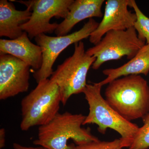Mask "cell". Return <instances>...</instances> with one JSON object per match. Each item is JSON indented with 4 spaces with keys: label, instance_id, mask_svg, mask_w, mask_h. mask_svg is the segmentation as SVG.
Wrapping results in <instances>:
<instances>
[{
    "label": "cell",
    "instance_id": "cell-1",
    "mask_svg": "<svg viewBox=\"0 0 149 149\" xmlns=\"http://www.w3.org/2000/svg\"><path fill=\"white\" fill-rule=\"evenodd\" d=\"M107 102L125 119L144 118L149 113V86L140 75L132 74L109 83L105 92Z\"/></svg>",
    "mask_w": 149,
    "mask_h": 149
},
{
    "label": "cell",
    "instance_id": "cell-2",
    "mask_svg": "<svg viewBox=\"0 0 149 149\" xmlns=\"http://www.w3.org/2000/svg\"><path fill=\"white\" fill-rule=\"evenodd\" d=\"M102 86L99 83L87 84L83 92L89 106V112L83 125L95 124L100 133L104 134L108 128L116 131L120 136L123 148L130 146L135 140L139 127L125 119L103 97Z\"/></svg>",
    "mask_w": 149,
    "mask_h": 149
},
{
    "label": "cell",
    "instance_id": "cell-3",
    "mask_svg": "<svg viewBox=\"0 0 149 149\" xmlns=\"http://www.w3.org/2000/svg\"><path fill=\"white\" fill-rule=\"evenodd\" d=\"M85 118L81 113H58L49 122L39 127L33 143L47 149H71L72 145L68 144L70 140L76 146L98 141L89 128L82 127Z\"/></svg>",
    "mask_w": 149,
    "mask_h": 149
},
{
    "label": "cell",
    "instance_id": "cell-4",
    "mask_svg": "<svg viewBox=\"0 0 149 149\" xmlns=\"http://www.w3.org/2000/svg\"><path fill=\"white\" fill-rule=\"evenodd\" d=\"M61 103L58 85L50 79L40 81L22 100L21 130L27 131L34 126L40 127L49 122L58 113Z\"/></svg>",
    "mask_w": 149,
    "mask_h": 149
},
{
    "label": "cell",
    "instance_id": "cell-5",
    "mask_svg": "<svg viewBox=\"0 0 149 149\" xmlns=\"http://www.w3.org/2000/svg\"><path fill=\"white\" fill-rule=\"evenodd\" d=\"M95 60L86 53L84 43L80 41L74 44L73 54L54 71L50 79L58 86L63 105L72 95L83 93L88 71Z\"/></svg>",
    "mask_w": 149,
    "mask_h": 149
},
{
    "label": "cell",
    "instance_id": "cell-6",
    "mask_svg": "<svg viewBox=\"0 0 149 149\" xmlns=\"http://www.w3.org/2000/svg\"><path fill=\"white\" fill-rule=\"evenodd\" d=\"M145 45V42L139 38L136 29L132 27L107 32L98 43L86 52L95 58L92 68L97 70L104 63L119 59L124 56L131 59Z\"/></svg>",
    "mask_w": 149,
    "mask_h": 149
},
{
    "label": "cell",
    "instance_id": "cell-7",
    "mask_svg": "<svg viewBox=\"0 0 149 149\" xmlns=\"http://www.w3.org/2000/svg\"><path fill=\"white\" fill-rule=\"evenodd\" d=\"M99 24L94 19H89L80 30L71 34L58 37H51L42 34L35 37V42L42 49L43 58L41 68L33 75L37 83L48 79L52 75L54 63L63 51L72 44L90 37Z\"/></svg>",
    "mask_w": 149,
    "mask_h": 149
},
{
    "label": "cell",
    "instance_id": "cell-8",
    "mask_svg": "<svg viewBox=\"0 0 149 149\" xmlns=\"http://www.w3.org/2000/svg\"><path fill=\"white\" fill-rule=\"evenodd\" d=\"M74 0H32L16 1L26 6L32 11L29 21L21 26L28 37L33 39L42 34H52L58 24L51 23V19H64L69 12L70 6Z\"/></svg>",
    "mask_w": 149,
    "mask_h": 149
},
{
    "label": "cell",
    "instance_id": "cell-9",
    "mask_svg": "<svg viewBox=\"0 0 149 149\" xmlns=\"http://www.w3.org/2000/svg\"><path fill=\"white\" fill-rule=\"evenodd\" d=\"M30 67L14 56L0 54V100H5L28 91Z\"/></svg>",
    "mask_w": 149,
    "mask_h": 149
},
{
    "label": "cell",
    "instance_id": "cell-10",
    "mask_svg": "<svg viewBox=\"0 0 149 149\" xmlns=\"http://www.w3.org/2000/svg\"><path fill=\"white\" fill-rule=\"evenodd\" d=\"M129 6L131 7V0L107 1L102 19L91 34L90 42L95 45L109 31L126 30L133 27L137 16L136 13L128 10Z\"/></svg>",
    "mask_w": 149,
    "mask_h": 149
},
{
    "label": "cell",
    "instance_id": "cell-11",
    "mask_svg": "<svg viewBox=\"0 0 149 149\" xmlns=\"http://www.w3.org/2000/svg\"><path fill=\"white\" fill-rule=\"evenodd\" d=\"M8 54L24 62L35 70L40 69L42 64V52L38 45L29 40L27 32L14 40H0V54Z\"/></svg>",
    "mask_w": 149,
    "mask_h": 149
},
{
    "label": "cell",
    "instance_id": "cell-12",
    "mask_svg": "<svg viewBox=\"0 0 149 149\" xmlns=\"http://www.w3.org/2000/svg\"><path fill=\"white\" fill-rule=\"evenodd\" d=\"M104 0H75L70 4L69 12L55 31L57 36L67 35L73 27L87 18L103 16L102 8Z\"/></svg>",
    "mask_w": 149,
    "mask_h": 149
},
{
    "label": "cell",
    "instance_id": "cell-13",
    "mask_svg": "<svg viewBox=\"0 0 149 149\" xmlns=\"http://www.w3.org/2000/svg\"><path fill=\"white\" fill-rule=\"evenodd\" d=\"M29 8L16 10L13 3L7 0L0 1V36L14 40L20 37L24 31L21 27L29 21L32 15Z\"/></svg>",
    "mask_w": 149,
    "mask_h": 149
},
{
    "label": "cell",
    "instance_id": "cell-14",
    "mask_svg": "<svg viewBox=\"0 0 149 149\" xmlns=\"http://www.w3.org/2000/svg\"><path fill=\"white\" fill-rule=\"evenodd\" d=\"M149 72V45H145L134 57L125 64L116 68L104 70L106 78L99 82L102 86L120 77L136 74L147 75Z\"/></svg>",
    "mask_w": 149,
    "mask_h": 149
},
{
    "label": "cell",
    "instance_id": "cell-15",
    "mask_svg": "<svg viewBox=\"0 0 149 149\" xmlns=\"http://www.w3.org/2000/svg\"><path fill=\"white\" fill-rule=\"evenodd\" d=\"M131 7L137 16V19L133 27L136 29L139 38L144 42L146 41L147 45H149V18L141 11L134 0H131Z\"/></svg>",
    "mask_w": 149,
    "mask_h": 149
},
{
    "label": "cell",
    "instance_id": "cell-16",
    "mask_svg": "<svg viewBox=\"0 0 149 149\" xmlns=\"http://www.w3.org/2000/svg\"><path fill=\"white\" fill-rule=\"evenodd\" d=\"M144 124L139 128L135 140L129 149H147L149 148V113L143 119Z\"/></svg>",
    "mask_w": 149,
    "mask_h": 149
},
{
    "label": "cell",
    "instance_id": "cell-17",
    "mask_svg": "<svg viewBox=\"0 0 149 149\" xmlns=\"http://www.w3.org/2000/svg\"><path fill=\"white\" fill-rule=\"evenodd\" d=\"M120 139L113 141H92L78 146L72 145L71 149H122Z\"/></svg>",
    "mask_w": 149,
    "mask_h": 149
},
{
    "label": "cell",
    "instance_id": "cell-18",
    "mask_svg": "<svg viewBox=\"0 0 149 149\" xmlns=\"http://www.w3.org/2000/svg\"><path fill=\"white\" fill-rule=\"evenodd\" d=\"M6 132L3 128L0 129V148L2 149L6 145Z\"/></svg>",
    "mask_w": 149,
    "mask_h": 149
},
{
    "label": "cell",
    "instance_id": "cell-19",
    "mask_svg": "<svg viewBox=\"0 0 149 149\" xmlns=\"http://www.w3.org/2000/svg\"><path fill=\"white\" fill-rule=\"evenodd\" d=\"M13 147L14 149H47L41 146L37 147L24 146L17 143H14L13 145Z\"/></svg>",
    "mask_w": 149,
    "mask_h": 149
}]
</instances>
